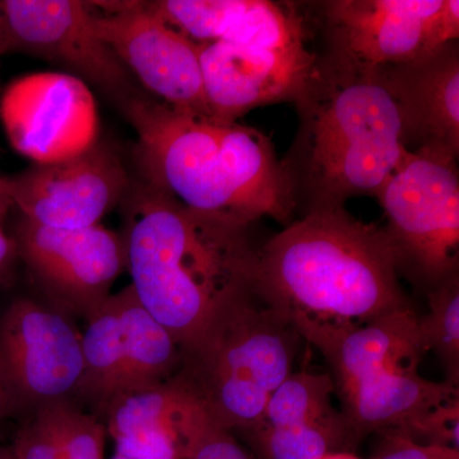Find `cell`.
Listing matches in <instances>:
<instances>
[{
    "instance_id": "cell-32",
    "label": "cell",
    "mask_w": 459,
    "mask_h": 459,
    "mask_svg": "<svg viewBox=\"0 0 459 459\" xmlns=\"http://www.w3.org/2000/svg\"><path fill=\"white\" fill-rule=\"evenodd\" d=\"M13 409H12L11 403H9L7 395L0 388V424L4 421L9 416H13Z\"/></svg>"
},
{
    "instance_id": "cell-26",
    "label": "cell",
    "mask_w": 459,
    "mask_h": 459,
    "mask_svg": "<svg viewBox=\"0 0 459 459\" xmlns=\"http://www.w3.org/2000/svg\"><path fill=\"white\" fill-rule=\"evenodd\" d=\"M117 455L129 459H184L178 429L157 428L115 437Z\"/></svg>"
},
{
    "instance_id": "cell-18",
    "label": "cell",
    "mask_w": 459,
    "mask_h": 459,
    "mask_svg": "<svg viewBox=\"0 0 459 459\" xmlns=\"http://www.w3.org/2000/svg\"><path fill=\"white\" fill-rule=\"evenodd\" d=\"M119 292L122 296L124 353L108 406L124 394L164 385L177 374L180 365L179 346L138 303L133 287L126 286Z\"/></svg>"
},
{
    "instance_id": "cell-22",
    "label": "cell",
    "mask_w": 459,
    "mask_h": 459,
    "mask_svg": "<svg viewBox=\"0 0 459 459\" xmlns=\"http://www.w3.org/2000/svg\"><path fill=\"white\" fill-rule=\"evenodd\" d=\"M334 383L329 374L292 373L268 398L255 428L304 424L333 413ZM250 430V429H249Z\"/></svg>"
},
{
    "instance_id": "cell-21",
    "label": "cell",
    "mask_w": 459,
    "mask_h": 459,
    "mask_svg": "<svg viewBox=\"0 0 459 459\" xmlns=\"http://www.w3.org/2000/svg\"><path fill=\"white\" fill-rule=\"evenodd\" d=\"M192 395L175 379L146 391L133 392L111 402L105 413L113 439L135 431L157 428L178 429Z\"/></svg>"
},
{
    "instance_id": "cell-6",
    "label": "cell",
    "mask_w": 459,
    "mask_h": 459,
    "mask_svg": "<svg viewBox=\"0 0 459 459\" xmlns=\"http://www.w3.org/2000/svg\"><path fill=\"white\" fill-rule=\"evenodd\" d=\"M429 351L413 309L388 314L322 352L355 437L403 435L428 411L459 397L458 386L419 374Z\"/></svg>"
},
{
    "instance_id": "cell-15",
    "label": "cell",
    "mask_w": 459,
    "mask_h": 459,
    "mask_svg": "<svg viewBox=\"0 0 459 459\" xmlns=\"http://www.w3.org/2000/svg\"><path fill=\"white\" fill-rule=\"evenodd\" d=\"M318 56L307 44L283 48L225 41L199 44L204 101L211 117L238 122L253 108L295 102Z\"/></svg>"
},
{
    "instance_id": "cell-27",
    "label": "cell",
    "mask_w": 459,
    "mask_h": 459,
    "mask_svg": "<svg viewBox=\"0 0 459 459\" xmlns=\"http://www.w3.org/2000/svg\"><path fill=\"white\" fill-rule=\"evenodd\" d=\"M459 397L428 411L412 422L403 437H421L431 446H449L459 451Z\"/></svg>"
},
{
    "instance_id": "cell-7",
    "label": "cell",
    "mask_w": 459,
    "mask_h": 459,
    "mask_svg": "<svg viewBox=\"0 0 459 459\" xmlns=\"http://www.w3.org/2000/svg\"><path fill=\"white\" fill-rule=\"evenodd\" d=\"M458 155L437 148L407 151L377 193L401 270L431 287L458 274Z\"/></svg>"
},
{
    "instance_id": "cell-1",
    "label": "cell",
    "mask_w": 459,
    "mask_h": 459,
    "mask_svg": "<svg viewBox=\"0 0 459 459\" xmlns=\"http://www.w3.org/2000/svg\"><path fill=\"white\" fill-rule=\"evenodd\" d=\"M385 230L346 208L304 212L258 250L255 291L320 353L388 314L412 309Z\"/></svg>"
},
{
    "instance_id": "cell-25",
    "label": "cell",
    "mask_w": 459,
    "mask_h": 459,
    "mask_svg": "<svg viewBox=\"0 0 459 459\" xmlns=\"http://www.w3.org/2000/svg\"><path fill=\"white\" fill-rule=\"evenodd\" d=\"M184 459H250L228 429L210 418L195 398L178 421Z\"/></svg>"
},
{
    "instance_id": "cell-14",
    "label": "cell",
    "mask_w": 459,
    "mask_h": 459,
    "mask_svg": "<svg viewBox=\"0 0 459 459\" xmlns=\"http://www.w3.org/2000/svg\"><path fill=\"white\" fill-rule=\"evenodd\" d=\"M7 180L9 197L21 217L59 230L99 225L123 204L132 186L115 148L100 141L82 155L33 164Z\"/></svg>"
},
{
    "instance_id": "cell-3",
    "label": "cell",
    "mask_w": 459,
    "mask_h": 459,
    "mask_svg": "<svg viewBox=\"0 0 459 459\" xmlns=\"http://www.w3.org/2000/svg\"><path fill=\"white\" fill-rule=\"evenodd\" d=\"M137 133L138 177L199 212L292 222L294 186L267 134L135 92L119 105Z\"/></svg>"
},
{
    "instance_id": "cell-20",
    "label": "cell",
    "mask_w": 459,
    "mask_h": 459,
    "mask_svg": "<svg viewBox=\"0 0 459 459\" xmlns=\"http://www.w3.org/2000/svg\"><path fill=\"white\" fill-rule=\"evenodd\" d=\"M246 434L263 459H322L355 437L340 411L304 424L255 428Z\"/></svg>"
},
{
    "instance_id": "cell-11",
    "label": "cell",
    "mask_w": 459,
    "mask_h": 459,
    "mask_svg": "<svg viewBox=\"0 0 459 459\" xmlns=\"http://www.w3.org/2000/svg\"><path fill=\"white\" fill-rule=\"evenodd\" d=\"M9 143L33 164L82 155L99 141V111L89 84L62 72L18 77L0 93Z\"/></svg>"
},
{
    "instance_id": "cell-9",
    "label": "cell",
    "mask_w": 459,
    "mask_h": 459,
    "mask_svg": "<svg viewBox=\"0 0 459 459\" xmlns=\"http://www.w3.org/2000/svg\"><path fill=\"white\" fill-rule=\"evenodd\" d=\"M83 374L81 336L68 316L29 298L0 316V388L17 413L74 401Z\"/></svg>"
},
{
    "instance_id": "cell-29",
    "label": "cell",
    "mask_w": 459,
    "mask_h": 459,
    "mask_svg": "<svg viewBox=\"0 0 459 459\" xmlns=\"http://www.w3.org/2000/svg\"><path fill=\"white\" fill-rule=\"evenodd\" d=\"M388 443L377 459H459L458 449L420 444L403 435H385Z\"/></svg>"
},
{
    "instance_id": "cell-23",
    "label": "cell",
    "mask_w": 459,
    "mask_h": 459,
    "mask_svg": "<svg viewBox=\"0 0 459 459\" xmlns=\"http://www.w3.org/2000/svg\"><path fill=\"white\" fill-rule=\"evenodd\" d=\"M429 313L419 318V327L429 351L439 356L446 382L459 380V279L451 277L429 291Z\"/></svg>"
},
{
    "instance_id": "cell-35",
    "label": "cell",
    "mask_w": 459,
    "mask_h": 459,
    "mask_svg": "<svg viewBox=\"0 0 459 459\" xmlns=\"http://www.w3.org/2000/svg\"><path fill=\"white\" fill-rule=\"evenodd\" d=\"M0 459H14L9 446H0Z\"/></svg>"
},
{
    "instance_id": "cell-28",
    "label": "cell",
    "mask_w": 459,
    "mask_h": 459,
    "mask_svg": "<svg viewBox=\"0 0 459 459\" xmlns=\"http://www.w3.org/2000/svg\"><path fill=\"white\" fill-rule=\"evenodd\" d=\"M9 449L14 459H63L44 407L30 415Z\"/></svg>"
},
{
    "instance_id": "cell-4",
    "label": "cell",
    "mask_w": 459,
    "mask_h": 459,
    "mask_svg": "<svg viewBox=\"0 0 459 459\" xmlns=\"http://www.w3.org/2000/svg\"><path fill=\"white\" fill-rule=\"evenodd\" d=\"M299 131L282 160L305 211L374 195L407 153L400 110L383 69L325 51L294 102Z\"/></svg>"
},
{
    "instance_id": "cell-12",
    "label": "cell",
    "mask_w": 459,
    "mask_h": 459,
    "mask_svg": "<svg viewBox=\"0 0 459 459\" xmlns=\"http://www.w3.org/2000/svg\"><path fill=\"white\" fill-rule=\"evenodd\" d=\"M8 53L18 51L63 66L98 87L117 105L137 92L134 77L102 41L89 3L77 0H2Z\"/></svg>"
},
{
    "instance_id": "cell-8",
    "label": "cell",
    "mask_w": 459,
    "mask_h": 459,
    "mask_svg": "<svg viewBox=\"0 0 459 459\" xmlns=\"http://www.w3.org/2000/svg\"><path fill=\"white\" fill-rule=\"evenodd\" d=\"M327 50L371 69L404 65L459 39L458 0L319 3Z\"/></svg>"
},
{
    "instance_id": "cell-13",
    "label": "cell",
    "mask_w": 459,
    "mask_h": 459,
    "mask_svg": "<svg viewBox=\"0 0 459 459\" xmlns=\"http://www.w3.org/2000/svg\"><path fill=\"white\" fill-rule=\"evenodd\" d=\"M99 4L105 13H93L96 32L151 96L178 110L211 117L204 101L199 44L168 25L147 2Z\"/></svg>"
},
{
    "instance_id": "cell-34",
    "label": "cell",
    "mask_w": 459,
    "mask_h": 459,
    "mask_svg": "<svg viewBox=\"0 0 459 459\" xmlns=\"http://www.w3.org/2000/svg\"><path fill=\"white\" fill-rule=\"evenodd\" d=\"M322 459H360L355 457V455H350V453L346 452H336L331 453V455H325V458Z\"/></svg>"
},
{
    "instance_id": "cell-24",
    "label": "cell",
    "mask_w": 459,
    "mask_h": 459,
    "mask_svg": "<svg viewBox=\"0 0 459 459\" xmlns=\"http://www.w3.org/2000/svg\"><path fill=\"white\" fill-rule=\"evenodd\" d=\"M63 459H104L105 430L101 420L86 413L74 401L44 407Z\"/></svg>"
},
{
    "instance_id": "cell-2",
    "label": "cell",
    "mask_w": 459,
    "mask_h": 459,
    "mask_svg": "<svg viewBox=\"0 0 459 459\" xmlns=\"http://www.w3.org/2000/svg\"><path fill=\"white\" fill-rule=\"evenodd\" d=\"M120 205L133 291L180 350L223 303L255 287L247 223L192 210L140 177Z\"/></svg>"
},
{
    "instance_id": "cell-10",
    "label": "cell",
    "mask_w": 459,
    "mask_h": 459,
    "mask_svg": "<svg viewBox=\"0 0 459 459\" xmlns=\"http://www.w3.org/2000/svg\"><path fill=\"white\" fill-rule=\"evenodd\" d=\"M12 238L50 307L68 316L89 319L126 268L122 235L101 225L59 230L21 217Z\"/></svg>"
},
{
    "instance_id": "cell-5",
    "label": "cell",
    "mask_w": 459,
    "mask_h": 459,
    "mask_svg": "<svg viewBox=\"0 0 459 459\" xmlns=\"http://www.w3.org/2000/svg\"><path fill=\"white\" fill-rule=\"evenodd\" d=\"M301 340L291 323L252 287L223 303L180 350L172 379L220 427L246 433L292 374Z\"/></svg>"
},
{
    "instance_id": "cell-17",
    "label": "cell",
    "mask_w": 459,
    "mask_h": 459,
    "mask_svg": "<svg viewBox=\"0 0 459 459\" xmlns=\"http://www.w3.org/2000/svg\"><path fill=\"white\" fill-rule=\"evenodd\" d=\"M148 7L197 44L244 47L307 44V25L294 4L270 0H157Z\"/></svg>"
},
{
    "instance_id": "cell-33",
    "label": "cell",
    "mask_w": 459,
    "mask_h": 459,
    "mask_svg": "<svg viewBox=\"0 0 459 459\" xmlns=\"http://www.w3.org/2000/svg\"><path fill=\"white\" fill-rule=\"evenodd\" d=\"M8 53L7 29H5V21L0 11V57Z\"/></svg>"
},
{
    "instance_id": "cell-16",
    "label": "cell",
    "mask_w": 459,
    "mask_h": 459,
    "mask_svg": "<svg viewBox=\"0 0 459 459\" xmlns=\"http://www.w3.org/2000/svg\"><path fill=\"white\" fill-rule=\"evenodd\" d=\"M407 150L428 147L459 155V45L449 42L427 56L386 66Z\"/></svg>"
},
{
    "instance_id": "cell-19",
    "label": "cell",
    "mask_w": 459,
    "mask_h": 459,
    "mask_svg": "<svg viewBox=\"0 0 459 459\" xmlns=\"http://www.w3.org/2000/svg\"><path fill=\"white\" fill-rule=\"evenodd\" d=\"M81 336L83 374L74 402H82L96 418H105L124 353V325L120 292L110 298L86 320Z\"/></svg>"
},
{
    "instance_id": "cell-30",
    "label": "cell",
    "mask_w": 459,
    "mask_h": 459,
    "mask_svg": "<svg viewBox=\"0 0 459 459\" xmlns=\"http://www.w3.org/2000/svg\"><path fill=\"white\" fill-rule=\"evenodd\" d=\"M17 256V247L13 238L8 237L0 225V276L11 267L12 262Z\"/></svg>"
},
{
    "instance_id": "cell-31",
    "label": "cell",
    "mask_w": 459,
    "mask_h": 459,
    "mask_svg": "<svg viewBox=\"0 0 459 459\" xmlns=\"http://www.w3.org/2000/svg\"><path fill=\"white\" fill-rule=\"evenodd\" d=\"M13 208L12 199L9 197L8 180L0 175V225L4 221L9 210Z\"/></svg>"
}]
</instances>
